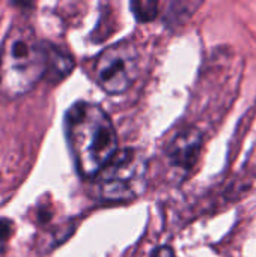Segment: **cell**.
Here are the masks:
<instances>
[{
  "mask_svg": "<svg viewBox=\"0 0 256 257\" xmlns=\"http://www.w3.org/2000/svg\"><path fill=\"white\" fill-rule=\"evenodd\" d=\"M146 166L134 149L118 151L95 176L97 188L103 199L124 202L137 197L145 187Z\"/></svg>",
  "mask_w": 256,
  "mask_h": 257,
  "instance_id": "obj_3",
  "label": "cell"
},
{
  "mask_svg": "<svg viewBox=\"0 0 256 257\" xmlns=\"http://www.w3.org/2000/svg\"><path fill=\"white\" fill-rule=\"evenodd\" d=\"M12 221L8 218H2L0 220V241H6L11 235H12Z\"/></svg>",
  "mask_w": 256,
  "mask_h": 257,
  "instance_id": "obj_8",
  "label": "cell"
},
{
  "mask_svg": "<svg viewBox=\"0 0 256 257\" xmlns=\"http://www.w3.org/2000/svg\"><path fill=\"white\" fill-rule=\"evenodd\" d=\"M202 148V134L195 128L178 133L167 146V160L172 167L190 170L196 164Z\"/></svg>",
  "mask_w": 256,
  "mask_h": 257,
  "instance_id": "obj_5",
  "label": "cell"
},
{
  "mask_svg": "<svg viewBox=\"0 0 256 257\" xmlns=\"http://www.w3.org/2000/svg\"><path fill=\"white\" fill-rule=\"evenodd\" d=\"M47 72V44L26 26H15L6 35L0 51L2 90L17 98L35 87Z\"/></svg>",
  "mask_w": 256,
  "mask_h": 257,
  "instance_id": "obj_2",
  "label": "cell"
},
{
  "mask_svg": "<svg viewBox=\"0 0 256 257\" xmlns=\"http://www.w3.org/2000/svg\"><path fill=\"white\" fill-rule=\"evenodd\" d=\"M131 9L139 21H151L158 14V3L157 2H133Z\"/></svg>",
  "mask_w": 256,
  "mask_h": 257,
  "instance_id": "obj_7",
  "label": "cell"
},
{
  "mask_svg": "<svg viewBox=\"0 0 256 257\" xmlns=\"http://www.w3.org/2000/svg\"><path fill=\"white\" fill-rule=\"evenodd\" d=\"M72 66H74V62H72L71 56H68L62 50L47 44V72H45V77H48L53 81H59L69 74Z\"/></svg>",
  "mask_w": 256,
  "mask_h": 257,
  "instance_id": "obj_6",
  "label": "cell"
},
{
  "mask_svg": "<svg viewBox=\"0 0 256 257\" xmlns=\"http://www.w3.org/2000/svg\"><path fill=\"white\" fill-rule=\"evenodd\" d=\"M139 51L131 42H116L106 48L97 59V83L110 95L122 93L134 83L139 72Z\"/></svg>",
  "mask_w": 256,
  "mask_h": 257,
  "instance_id": "obj_4",
  "label": "cell"
},
{
  "mask_svg": "<svg viewBox=\"0 0 256 257\" xmlns=\"http://www.w3.org/2000/svg\"><path fill=\"white\" fill-rule=\"evenodd\" d=\"M65 134L75 167L83 178H95L119 151L113 122L100 105L92 102L80 101L66 111Z\"/></svg>",
  "mask_w": 256,
  "mask_h": 257,
  "instance_id": "obj_1",
  "label": "cell"
},
{
  "mask_svg": "<svg viewBox=\"0 0 256 257\" xmlns=\"http://www.w3.org/2000/svg\"><path fill=\"white\" fill-rule=\"evenodd\" d=\"M151 257H175V253L170 247L163 245V247H158Z\"/></svg>",
  "mask_w": 256,
  "mask_h": 257,
  "instance_id": "obj_9",
  "label": "cell"
}]
</instances>
